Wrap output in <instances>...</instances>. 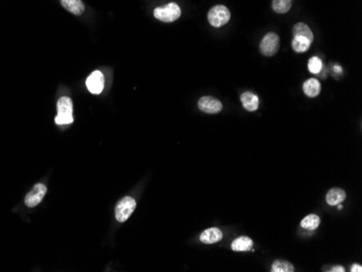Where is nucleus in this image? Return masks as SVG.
I'll return each mask as SVG.
<instances>
[{
    "label": "nucleus",
    "mask_w": 362,
    "mask_h": 272,
    "mask_svg": "<svg viewBox=\"0 0 362 272\" xmlns=\"http://www.w3.org/2000/svg\"><path fill=\"white\" fill-rule=\"evenodd\" d=\"M331 272H338V271H340V272H344L345 271V268L344 267H341V266H338V267H333V268H331V270H330Z\"/></svg>",
    "instance_id": "4be33fe9"
},
{
    "label": "nucleus",
    "mask_w": 362,
    "mask_h": 272,
    "mask_svg": "<svg viewBox=\"0 0 362 272\" xmlns=\"http://www.w3.org/2000/svg\"><path fill=\"white\" fill-rule=\"evenodd\" d=\"M63 8L75 15L83 14L85 11V4L82 0H60Z\"/></svg>",
    "instance_id": "ddd939ff"
},
{
    "label": "nucleus",
    "mask_w": 362,
    "mask_h": 272,
    "mask_svg": "<svg viewBox=\"0 0 362 272\" xmlns=\"http://www.w3.org/2000/svg\"><path fill=\"white\" fill-rule=\"evenodd\" d=\"M242 106L248 112H255L259 108V99L258 97L252 94V92L246 91L241 96Z\"/></svg>",
    "instance_id": "9d476101"
},
{
    "label": "nucleus",
    "mask_w": 362,
    "mask_h": 272,
    "mask_svg": "<svg viewBox=\"0 0 362 272\" xmlns=\"http://www.w3.org/2000/svg\"><path fill=\"white\" fill-rule=\"evenodd\" d=\"M292 7V0H272V9L277 13H286Z\"/></svg>",
    "instance_id": "a211bd4d"
},
{
    "label": "nucleus",
    "mask_w": 362,
    "mask_h": 272,
    "mask_svg": "<svg viewBox=\"0 0 362 272\" xmlns=\"http://www.w3.org/2000/svg\"><path fill=\"white\" fill-rule=\"evenodd\" d=\"M86 86L92 95H100L104 89V75L100 71H93L86 80Z\"/></svg>",
    "instance_id": "423d86ee"
},
{
    "label": "nucleus",
    "mask_w": 362,
    "mask_h": 272,
    "mask_svg": "<svg viewBox=\"0 0 362 272\" xmlns=\"http://www.w3.org/2000/svg\"><path fill=\"white\" fill-rule=\"evenodd\" d=\"M311 41L303 36H294L292 40V48L293 50L298 53L306 52L310 48Z\"/></svg>",
    "instance_id": "2eb2a0df"
},
{
    "label": "nucleus",
    "mask_w": 362,
    "mask_h": 272,
    "mask_svg": "<svg viewBox=\"0 0 362 272\" xmlns=\"http://www.w3.org/2000/svg\"><path fill=\"white\" fill-rule=\"evenodd\" d=\"M352 272H361L362 271V267L360 265L358 264H355L352 266V269H351Z\"/></svg>",
    "instance_id": "412c9836"
},
{
    "label": "nucleus",
    "mask_w": 362,
    "mask_h": 272,
    "mask_svg": "<svg viewBox=\"0 0 362 272\" xmlns=\"http://www.w3.org/2000/svg\"><path fill=\"white\" fill-rule=\"evenodd\" d=\"M272 272H293L295 271L294 266L286 261H276L272 264Z\"/></svg>",
    "instance_id": "6ab92c4d"
},
{
    "label": "nucleus",
    "mask_w": 362,
    "mask_h": 272,
    "mask_svg": "<svg viewBox=\"0 0 362 272\" xmlns=\"http://www.w3.org/2000/svg\"><path fill=\"white\" fill-rule=\"evenodd\" d=\"M153 14L155 18L159 21L165 22V23H172L177 21L181 15V9L177 3L170 2L162 7H158L154 9Z\"/></svg>",
    "instance_id": "f03ea898"
},
{
    "label": "nucleus",
    "mask_w": 362,
    "mask_h": 272,
    "mask_svg": "<svg viewBox=\"0 0 362 272\" xmlns=\"http://www.w3.org/2000/svg\"><path fill=\"white\" fill-rule=\"evenodd\" d=\"M305 95L309 98H316L321 92V84L316 78H309L303 85Z\"/></svg>",
    "instance_id": "f8f14e48"
},
{
    "label": "nucleus",
    "mask_w": 362,
    "mask_h": 272,
    "mask_svg": "<svg viewBox=\"0 0 362 272\" xmlns=\"http://www.w3.org/2000/svg\"><path fill=\"white\" fill-rule=\"evenodd\" d=\"M46 193H47V187L45 184L43 183L36 184L35 187L30 190V192L25 196V204H26V206L29 208L35 207L42 201Z\"/></svg>",
    "instance_id": "6e6552de"
},
{
    "label": "nucleus",
    "mask_w": 362,
    "mask_h": 272,
    "mask_svg": "<svg viewBox=\"0 0 362 272\" xmlns=\"http://www.w3.org/2000/svg\"><path fill=\"white\" fill-rule=\"evenodd\" d=\"M346 199V192L343 189L333 188L327 193V203L331 206H338Z\"/></svg>",
    "instance_id": "9b49d317"
},
{
    "label": "nucleus",
    "mask_w": 362,
    "mask_h": 272,
    "mask_svg": "<svg viewBox=\"0 0 362 272\" xmlns=\"http://www.w3.org/2000/svg\"><path fill=\"white\" fill-rule=\"evenodd\" d=\"M223 234L221 230L218 228H209L206 229L205 231L202 232L201 236H199V240L204 244H214L221 241Z\"/></svg>",
    "instance_id": "1a4fd4ad"
},
{
    "label": "nucleus",
    "mask_w": 362,
    "mask_h": 272,
    "mask_svg": "<svg viewBox=\"0 0 362 272\" xmlns=\"http://www.w3.org/2000/svg\"><path fill=\"white\" fill-rule=\"evenodd\" d=\"M293 35L303 36V37H306V38H308L311 42L314 41V34H313V32H311L310 27L307 25V24L302 23V22L295 24L294 27H293Z\"/></svg>",
    "instance_id": "dca6fc26"
},
{
    "label": "nucleus",
    "mask_w": 362,
    "mask_h": 272,
    "mask_svg": "<svg viewBox=\"0 0 362 272\" xmlns=\"http://www.w3.org/2000/svg\"><path fill=\"white\" fill-rule=\"evenodd\" d=\"M320 221H321V220H320V218H319V216L311 214V215L306 216V217L302 220V222H301V227H302L303 229H306V230L314 231V230H316V229H317L318 227H319V225H320Z\"/></svg>",
    "instance_id": "f3484780"
},
{
    "label": "nucleus",
    "mask_w": 362,
    "mask_h": 272,
    "mask_svg": "<svg viewBox=\"0 0 362 272\" xmlns=\"http://www.w3.org/2000/svg\"><path fill=\"white\" fill-rule=\"evenodd\" d=\"M253 241L247 237H240L235 239L232 244H231V249L234 252H248L253 250Z\"/></svg>",
    "instance_id": "4468645a"
},
{
    "label": "nucleus",
    "mask_w": 362,
    "mask_h": 272,
    "mask_svg": "<svg viewBox=\"0 0 362 272\" xmlns=\"http://www.w3.org/2000/svg\"><path fill=\"white\" fill-rule=\"evenodd\" d=\"M136 201L132 196H125L118 201L115 207V218L118 222H125L136 209Z\"/></svg>",
    "instance_id": "20e7f679"
},
{
    "label": "nucleus",
    "mask_w": 362,
    "mask_h": 272,
    "mask_svg": "<svg viewBox=\"0 0 362 272\" xmlns=\"http://www.w3.org/2000/svg\"><path fill=\"white\" fill-rule=\"evenodd\" d=\"M58 115L55 116L54 122L57 125H66L72 124L73 119V102L70 97H61L57 104Z\"/></svg>",
    "instance_id": "f257e3e1"
},
{
    "label": "nucleus",
    "mask_w": 362,
    "mask_h": 272,
    "mask_svg": "<svg viewBox=\"0 0 362 272\" xmlns=\"http://www.w3.org/2000/svg\"><path fill=\"white\" fill-rule=\"evenodd\" d=\"M197 107L202 112L207 114H217L222 110L221 102L218 99L209 96H205L199 99Z\"/></svg>",
    "instance_id": "0eeeda50"
},
{
    "label": "nucleus",
    "mask_w": 362,
    "mask_h": 272,
    "mask_svg": "<svg viewBox=\"0 0 362 272\" xmlns=\"http://www.w3.org/2000/svg\"><path fill=\"white\" fill-rule=\"evenodd\" d=\"M280 38L276 33H268L260 41L259 50L265 57H272L279 50Z\"/></svg>",
    "instance_id": "39448f33"
},
{
    "label": "nucleus",
    "mask_w": 362,
    "mask_h": 272,
    "mask_svg": "<svg viewBox=\"0 0 362 272\" xmlns=\"http://www.w3.org/2000/svg\"><path fill=\"white\" fill-rule=\"evenodd\" d=\"M322 69V61L318 57H313L308 62V70L310 73L318 74Z\"/></svg>",
    "instance_id": "aec40b11"
},
{
    "label": "nucleus",
    "mask_w": 362,
    "mask_h": 272,
    "mask_svg": "<svg viewBox=\"0 0 362 272\" xmlns=\"http://www.w3.org/2000/svg\"><path fill=\"white\" fill-rule=\"evenodd\" d=\"M230 17L231 13L229 9L226 7V5L222 4L215 5V7L211 8L207 13L208 22L210 23V25L214 27H221L223 25H226V24L230 21Z\"/></svg>",
    "instance_id": "7ed1b4c3"
}]
</instances>
